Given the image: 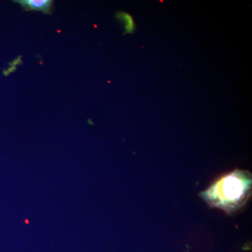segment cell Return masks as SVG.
<instances>
[{
    "instance_id": "cell-1",
    "label": "cell",
    "mask_w": 252,
    "mask_h": 252,
    "mask_svg": "<svg viewBox=\"0 0 252 252\" xmlns=\"http://www.w3.org/2000/svg\"><path fill=\"white\" fill-rule=\"evenodd\" d=\"M252 190L251 172L235 170L220 177L200 193V196L210 207H216L231 215L246 205Z\"/></svg>"
},
{
    "instance_id": "cell-2",
    "label": "cell",
    "mask_w": 252,
    "mask_h": 252,
    "mask_svg": "<svg viewBox=\"0 0 252 252\" xmlns=\"http://www.w3.org/2000/svg\"><path fill=\"white\" fill-rule=\"evenodd\" d=\"M19 2L23 5V7L44 12H48L52 4L51 0H23L19 1Z\"/></svg>"
},
{
    "instance_id": "cell-3",
    "label": "cell",
    "mask_w": 252,
    "mask_h": 252,
    "mask_svg": "<svg viewBox=\"0 0 252 252\" xmlns=\"http://www.w3.org/2000/svg\"><path fill=\"white\" fill-rule=\"evenodd\" d=\"M119 18L124 23L126 32H133L135 29V24L132 16L127 14H120L119 15Z\"/></svg>"
}]
</instances>
